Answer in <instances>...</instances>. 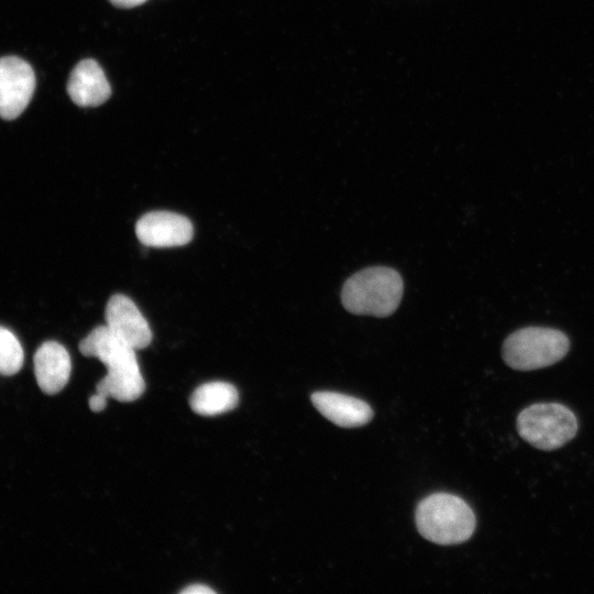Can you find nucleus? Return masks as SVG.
Masks as SVG:
<instances>
[{
	"label": "nucleus",
	"instance_id": "nucleus-1",
	"mask_svg": "<svg viewBox=\"0 0 594 594\" xmlns=\"http://www.w3.org/2000/svg\"><path fill=\"white\" fill-rule=\"evenodd\" d=\"M79 351L85 356L99 359L108 370L96 386L97 393L119 402H132L143 394L145 382L136 360V350L106 324L91 330L80 341Z\"/></svg>",
	"mask_w": 594,
	"mask_h": 594
},
{
	"label": "nucleus",
	"instance_id": "nucleus-6",
	"mask_svg": "<svg viewBox=\"0 0 594 594\" xmlns=\"http://www.w3.org/2000/svg\"><path fill=\"white\" fill-rule=\"evenodd\" d=\"M35 89V75L29 63L16 57H0V117L18 118L28 107Z\"/></svg>",
	"mask_w": 594,
	"mask_h": 594
},
{
	"label": "nucleus",
	"instance_id": "nucleus-5",
	"mask_svg": "<svg viewBox=\"0 0 594 594\" xmlns=\"http://www.w3.org/2000/svg\"><path fill=\"white\" fill-rule=\"evenodd\" d=\"M519 436L532 447L551 451L563 447L578 432L574 413L559 403H536L517 416Z\"/></svg>",
	"mask_w": 594,
	"mask_h": 594
},
{
	"label": "nucleus",
	"instance_id": "nucleus-11",
	"mask_svg": "<svg viewBox=\"0 0 594 594\" xmlns=\"http://www.w3.org/2000/svg\"><path fill=\"white\" fill-rule=\"evenodd\" d=\"M311 403L322 416L339 427H360L373 417L367 403L341 393L316 392L311 395Z\"/></svg>",
	"mask_w": 594,
	"mask_h": 594
},
{
	"label": "nucleus",
	"instance_id": "nucleus-13",
	"mask_svg": "<svg viewBox=\"0 0 594 594\" xmlns=\"http://www.w3.org/2000/svg\"><path fill=\"white\" fill-rule=\"evenodd\" d=\"M24 361L23 348L13 332L0 326V375L16 374Z\"/></svg>",
	"mask_w": 594,
	"mask_h": 594
},
{
	"label": "nucleus",
	"instance_id": "nucleus-9",
	"mask_svg": "<svg viewBox=\"0 0 594 594\" xmlns=\"http://www.w3.org/2000/svg\"><path fill=\"white\" fill-rule=\"evenodd\" d=\"M33 362L35 378L43 393L57 394L68 383L72 360L61 343L56 341L42 343L34 354Z\"/></svg>",
	"mask_w": 594,
	"mask_h": 594
},
{
	"label": "nucleus",
	"instance_id": "nucleus-2",
	"mask_svg": "<svg viewBox=\"0 0 594 594\" xmlns=\"http://www.w3.org/2000/svg\"><path fill=\"white\" fill-rule=\"evenodd\" d=\"M404 292L400 274L386 266H371L350 276L341 289L345 310L358 316L384 318L398 308Z\"/></svg>",
	"mask_w": 594,
	"mask_h": 594
},
{
	"label": "nucleus",
	"instance_id": "nucleus-4",
	"mask_svg": "<svg viewBox=\"0 0 594 594\" xmlns=\"http://www.w3.org/2000/svg\"><path fill=\"white\" fill-rule=\"evenodd\" d=\"M566 334L548 327H527L510 333L503 343L504 362L517 371L550 366L568 353Z\"/></svg>",
	"mask_w": 594,
	"mask_h": 594
},
{
	"label": "nucleus",
	"instance_id": "nucleus-10",
	"mask_svg": "<svg viewBox=\"0 0 594 594\" xmlns=\"http://www.w3.org/2000/svg\"><path fill=\"white\" fill-rule=\"evenodd\" d=\"M67 92L79 107H98L109 99L111 88L100 65L88 58L72 70Z\"/></svg>",
	"mask_w": 594,
	"mask_h": 594
},
{
	"label": "nucleus",
	"instance_id": "nucleus-3",
	"mask_svg": "<svg viewBox=\"0 0 594 594\" xmlns=\"http://www.w3.org/2000/svg\"><path fill=\"white\" fill-rule=\"evenodd\" d=\"M476 519L471 507L460 497L436 493L424 498L416 509L420 535L438 544H458L468 540Z\"/></svg>",
	"mask_w": 594,
	"mask_h": 594
},
{
	"label": "nucleus",
	"instance_id": "nucleus-8",
	"mask_svg": "<svg viewBox=\"0 0 594 594\" xmlns=\"http://www.w3.org/2000/svg\"><path fill=\"white\" fill-rule=\"evenodd\" d=\"M106 326L133 349H144L152 341V331L133 300L125 295L110 297L105 310Z\"/></svg>",
	"mask_w": 594,
	"mask_h": 594
},
{
	"label": "nucleus",
	"instance_id": "nucleus-12",
	"mask_svg": "<svg viewBox=\"0 0 594 594\" xmlns=\"http://www.w3.org/2000/svg\"><path fill=\"white\" fill-rule=\"evenodd\" d=\"M239 402L237 388L227 382H209L191 394V409L202 416H215L233 409Z\"/></svg>",
	"mask_w": 594,
	"mask_h": 594
},
{
	"label": "nucleus",
	"instance_id": "nucleus-15",
	"mask_svg": "<svg viewBox=\"0 0 594 594\" xmlns=\"http://www.w3.org/2000/svg\"><path fill=\"white\" fill-rule=\"evenodd\" d=\"M183 594H213L215 591L204 584H193L180 591Z\"/></svg>",
	"mask_w": 594,
	"mask_h": 594
},
{
	"label": "nucleus",
	"instance_id": "nucleus-7",
	"mask_svg": "<svg viewBox=\"0 0 594 594\" xmlns=\"http://www.w3.org/2000/svg\"><path fill=\"white\" fill-rule=\"evenodd\" d=\"M135 234L146 246H180L190 242L194 228L191 222L179 213L164 210L151 211L138 220Z\"/></svg>",
	"mask_w": 594,
	"mask_h": 594
},
{
	"label": "nucleus",
	"instance_id": "nucleus-14",
	"mask_svg": "<svg viewBox=\"0 0 594 594\" xmlns=\"http://www.w3.org/2000/svg\"><path fill=\"white\" fill-rule=\"evenodd\" d=\"M107 398L108 397H106L105 395L96 392V394L89 398L90 409L95 413L103 410L107 406Z\"/></svg>",
	"mask_w": 594,
	"mask_h": 594
},
{
	"label": "nucleus",
	"instance_id": "nucleus-16",
	"mask_svg": "<svg viewBox=\"0 0 594 594\" xmlns=\"http://www.w3.org/2000/svg\"><path fill=\"white\" fill-rule=\"evenodd\" d=\"M113 6L122 9H131L143 4L147 0H109Z\"/></svg>",
	"mask_w": 594,
	"mask_h": 594
}]
</instances>
